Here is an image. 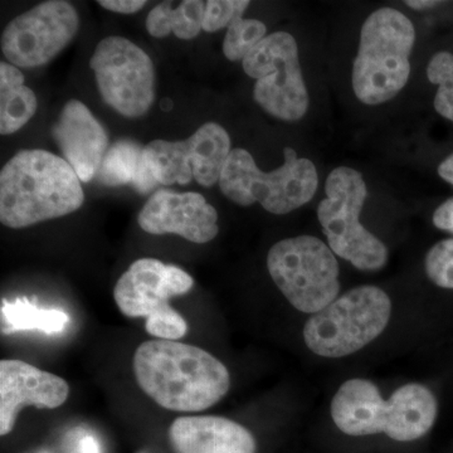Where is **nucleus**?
<instances>
[{
  "instance_id": "obj_1",
  "label": "nucleus",
  "mask_w": 453,
  "mask_h": 453,
  "mask_svg": "<svg viewBox=\"0 0 453 453\" xmlns=\"http://www.w3.org/2000/svg\"><path fill=\"white\" fill-rule=\"evenodd\" d=\"M134 374L145 395L174 412L208 410L231 387V375L220 360L178 340L142 342L134 356Z\"/></svg>"
},
{
  "instance_id": "obj_2",
  "label": "nucleus",
  "mask_w": 453,
  "mask_h": 453,
  "mask_svg": "<svg viewBox=\"0 0 453 453\" xmlns=\"http://www.w3.org/2000/svg\"><path fill=\"white\" fill-rule=\"evenodd\" d=\"M79 175L62 157L41 149L14 155L0 173V220L25 228L80 210Z\"/></svg>"
},
{
  "instance_id": "obj_3",
  "label": "nucleus",
  "mask_w": 453,
  "mask_h": 453,
  "mask_svg": "<svg viewBox=\"0 0 453 453\" xmlns=\"http://www.w3.org/2000/svg\"><path fill=\"white\" fill-rule=\"evenodd\" d=\"M330 412L336 427L349 436L386 434L411 442L434 427L438 405L436 396L422 384H405L384 401L372 381L350 380L334 395Z\"/></svg>"
},
{
  "instance_id": "obj_4",
  "label": "nucleus",
  "mask_w": 453,
  "mask_h": 453,
  "mask_svg": "<svg viewBox=\"0 0 453 453\" xmlns=\"http://www.w3.org/2000/svg\"><path fill=\"white\" fill-rule=\"evenodd\" d=\"M416 31L401 12L381 8L366 18L353 67V88L365 105H380L407 85Z\"/></svg>"
},
{
  "instance_id": "obj_5",
  "label": "nucleus",
  "mask_w": 453,
  "mask_h": 453,
  "mask_svg": "<svg viewBox=\"0 0 453 453\" xmlns=\"http://www.w3.org/2000/svg\"><path fill=\"white\" fill-rule=\"evenodd\" d=\"M285 163L273 172L265 173L256 165L244 149H234L220 177L223 195L235 204L249 207L258 202L273 214H288L311 201L318 188L314 163L297 157L286 146Z\"/></svg>"
},
{
  "instance_id": "obj_6",
  "label": "nucleus",
  "mask_w": 453,
  "mask_h": 453,
  "mask_svg": "<svg viewBox=\"0 0 453 453\" xmlns=\"http://www.w3.org/2000/svg\"><path fill=\"white\" fill-rule=\"evenodd\" d=\"M392 314L388 295L377 286H359L334 300L306 321L303 339L324 357H344L378 338Z\"/></svg>"
},
{
  "instance_id": "obj_7",
  "label": "nucleus",
  "mask_w": 453,
  "mask_h": 453,
  "mask_svg": "<svg viewBox=\"0 0 453 453\" xmlns=\"http://www.w3.org/2000/svg\"><path fill=\"white\" fill-rule=\"evenodd\" d=\"M325 192L326 198L319 204L318 219L332 251L359 270H380L388 259V250L360 223L368 196L362 174L339 166L327 177Z\"/></svg>"
},
{
  "instance_id": "obj_8",
  "label": "nucleus",
  "mask_w": 453,
  "mask_h": 453,
  "mask_svg": "<svg viewBox=\"0 0 453 453\" xmlns=\"http://www.w3.org/2000/svg\"><path fill=\"white\" fill-rule=\"evenodd\" d=\"M193 285V277L180 267L159 259L140 258L116 282L113 299L127 318H145L149 335L178 340L187 335L188 324L169 305V300L187 294Z\"/></svg>"
},
{
  "instance_id": "obj_9",
  "label": "nucleus",
  "mask_w": 453,
  "mask_h": 453,
  "mask_svg": "<svg viewBox=\"0 0 453 453\" xmlns=\"http://www.w3.org/2000/svg\"><path fill=\"white\" fill-rule=\"evenodd\" d=\"M273 282L295 309L316 314L338 299L339 264L330 247L312 235L286 238L267 255Z\"/></svg>"
},
{
  "instance_id": "obj_10",
  "label": "nucleus",
  "mask_w": 453,
  "mask_h": 453,
  "mask_svg": "<svg viewBox=\"0 0 453 453\" xmlns=\"http://www.w3.org/2000/svg\"><path fill=\"white\" fill-rule=\"evenodd\" d=\"M242 62L244 73L256 80L253 97L265 111L283 121L303 118L309 94L301 73L299 47L290 33L267 35Z\"/></svg>"
},
{
  "instance_id": "obj_11",
  "label": "nucleus",
  "mask_w": 453,
  "mask_h": 453,
  "mask_svg": "<svg viewBox=\"0 0 453 453\" xmlns=\"http://www.w3.org/2000/svg\"><path fill=\"white\" fill-rule=\"evenodd\" d=\"M89 67L107 105L122 116L140 118L154 103V65L144 50L111 35L97 44Z\"/></svg>"
},
{
  "instance_id": "obj_12",
  "label": "nucleus",
  "mask_w": 453,
  "mask_h": 453,
  "mask_svg": "<svg viewBox=\"0 0 453 453\" xmlns=\"http://www.w3.org/2000/svg\"><path fill=\"white\" fill-rule=\"evenodd\" d=\"M231 151L228 133L216 122L203 125L184 142L154 140L144 148L146 164L163 186H184L196 179L203 187H213Z\"/></svg>"
},
{
  "instance_id": "obj_13",
  "label": "nucleus",
  "mask_w": 453,
  "mask_h": 453,
  "mask_svg": "<svg viewBox=\"0 0 453 453\" xmlns=\"http://www.w3.org/2000/svg\"><path fill=\"white\" fill-rule=\"evenodd\" d=\"M79 25V14L70 3H41L5 27L0 42L3 55L16 67L47 65L73 40Z\"/></svg>"
},
{
  "instance_id": "obj_14",
  "label": "nucleus",
  "mask_w": 453,
  "mask_h": 453,
  "mask_svg": "<svg viewBox=\"0 0 453 453\" xmlns=\"http://www.w3.org/2000/svg\"><path fill=\"white\" fill-rule=\"evenodd\" d=\"M150 234H178L193 243H207L219 234V213L198 193H155L138 217Z\"/></svg>"
},
{
  "instance_id": "obj_15",
  "label": "nucleus",
  "mask_w": 453,
  "mask_h": 453,
  "mask_svg": "<svg viewBox=\"0 0 453 453\" xmlns=\"http://www.w3.org/2000/svg\"><path fill=\"white\" fill-rule=\"evenodd\" d=\"M70 387L64 378L18 359L0 362V434H11L23 407L55 410L67 401Z\"/></svg>"
},
{
  "instance_id": "obj_16",
  "label": "nucleus",
  "mask_w": 453,
  "mask_h": 453,
  "mask_svg": "<svg viewBox=\"0 0 453 453\" xmlns=\"http://www.w3.org/2000/svg\"><path fill=\"white\" fill-rule=\"evenodd\" d=\"M52 134L65 162L73 166L80 180H91L109 150V136L88 107L79 100L68 101Z\"/></svg>"
},
{
  "instance_id": "obj_17",
  "label": "nucleus",
  "mask_w": 453,
  "mask_h": 453,
  "mask_svg": "<svg viewBox=\"0 0 453 453\" xmlns=\"http://www.w3.org/2000/svg\"><path fill=\"white\" fill-rule=\"evenodd\" d=\"M175 453H256L255 437L240 423L217 416L179 417L169 428Z\"/></svg>"
},
{
  "instance_id": "obj_18",
  "label": "nucleus",
  "mask_w": 453,
  "mask_h": 453,
  "mask_svg": "<svg viewBox=\"0 0 453 453\" xmlns=\"http://www.w3.org/2000/svg\"><path fill=\"white\" fill-rule=\"evenodd\" d=\"M96 177L107 187L131 184L142 195L159 184L146 164L144 148L130 140H120L107 150Z\"/></svg>"
},
{
  "instance_id": "obj_19",
  "label": "nucleus",
  "mask_w": 453,
  "mask_h": 453,
  "mask_svg": "<svg viewBox=\"0 0 453 453\" xmlns=\"http://www.w3.org/2000/svg\"><path fill=\"white\" fill-rule=\"evenodd\" d=\"M37 111V97L25 86V76L12 64H0V134L11 135Z\"/></svg>"
},
{
  "instance_id": "obj_20",
  "label": "nucleus",
  "mask_w": 453,
  "mask_h": 453,
  "mask_svg": "<svg viewBox=\"0 0 453 453\" xmlns=\"http://www.w3.org/2000/svg\"><path fill=\"white\" fill-rule=\"evenodd\" d=\"M0 314L4 335L19 332L56 335L65 332L70 324V316L64 310L40 308L27 297H17L14 301L3 300Z\"/></svg>"
},
{
  "instance_id": "obj_21",
  "label": "nucleus",
  "mask_w": 453,
  "mask_h": 453,
  "mask_svg": "<svg viewBox=\"0 0 453 453\" xmlns=\"http://www.w3.org/2000/svg\"><path fill=\"white\" fill-rule=\"evenodd\" d=\"M204 12L205 4L199 0H186L177 8H173L170 3H162L146 17V29L157 38L174 33L180 40H193L203 29Z\"/></svg>"
},
{
  "instance_id": "obj_22",
  "label": "nucleus",
  "mask_w": 453,
  "mask_h": 453,
  "mask_svg": "<svg viewBox=\"0 0 453 453\" xmlns=\"http://www.w3.org/2000/svg\"><path fill=\"white\" fill-rule=\"evenodd\" d=\"M266 33V26L259 20L237 18L229 25L223 42L226 58L232 62L243 61L259 42L267 37Z\"/></svg>"
},
{
  "instance_id": "obj_23",
  "label": "nucleus",
  "mask_w": 453,
  "mask_h": 453,
  "mask_svg": "<svg viewBox=\"0 0 453 453\" xmlns=\"http://www.w3.org/2000/svg\"><path fill=\"white\" fill-rule=\"evenodd\" d=\"M429 81L438 86L434 109L447 120L453 121V55L440 52L432 57L427 67Z\"/></svg>"
},
{
  "instance_id": "obj_24",
  "label": "nucleus",
  "mask_w": 453,
  "mask_h": 453,
  "mask_svg": "<svg viewBox=\"0 0 453 453\" xmlns=\"http://www.w3.org/2000/svg\"><path fill=\"white\" fill-rule=\"evenodd\" d=\"M425 267L434 285L453 290V238L441 241L429 250Z\"/></svg>"
},
{
  "instance_id": "obj_25",
  "label": "nucleus",
  "mask_w": 453,
  "mask_h": 453,
  "mask_svg": "<svg viewBox=\"0 0 453 453\" xmlns=\"http://www.w3.org/2000/svg\"><path fill=\"white\" fill-rule=\"evenodd\" d=\"M249 0H210L205 4L203 31L217 32L242 17Z\"/></svg>"
},
{
  "instance_id": "obj_26",
  "label": "nucleus",
  "mask_w": 453,
  "mask_h": 453,
  "mask_svg": "<svg viewBox=\"0 0 453 453\" xmlns=\"http://www.w3.org/2000/svg\"><path fill=\"white\" fill-rule=\"evenodd\" d=\"M64 453H103V446L88 429L74 428L65 437Z\"/></svg>"
},
{
  "instance_id": "obj_27",
  "label": "nucleus",
  "mask_w": 453,
  "mask_h": 453,
  "mask_svg": "<svg viewBox=\"0 0 453 453\" xmlns=\"http://www.w3.org/2000/svg\"><path fill=\"white\" fill-rule=\"evenodd\" d=\"M98 4L107 11L120 14H134L145 7V0H98Z\"/></svg>"
},
{
  "instance_id": "obj_28",
  "label": "nucleus",
  "mask_w": 453,
  "mask_h": 453,
  "mask_svg": "<svg viewBox=\"0 0 453 453\" xmlns=\"http://www.w3.org/2000/svg\"><path fill=\"white\" fill-rule=\"evenodd\" d=\"M434 223L437 228L453 234V198L437 208L434 214Z\"/></svg>"
},
{
  "instance_id": "obj_29",
  "label": "nucleus",
  "mask_w": 453,
  "mask_h": 453,
  "mask_svg": "<svg viewBox=\"0 0 453 453\" xmlns=\"http://www.w3.org/2000/svg\"><path fill=\"white\" fill-rule=\"evenodd\" d=\"M438 174L440 177L446 180L447 183L453 186V154L446 157L442 163L438 166Z\"/></svg>"
},
{
  "instance_id": "obj_30",
  "label": "nucleus",
  "mask_w": 453,
  "mask_h": 453,
  "mask_svg": "<svg viewBox=\"0 0 453 453\" xmlns=\"http://www.w3.org/2000/svg\"><path fill=\"white\" fill-rule=\"evenodd\" d=\"M405 4L410 8L417 9V11H423V9L436 7L441 3L431 2V0H408V2H405Z\"/></svg>"
},
{
  "instance_id": "obj_31",
  "label": "nucleus",
  "mask_w": 453,
  "mask_h": 453,
  "mask_svg": "<svg viewBox=\"0 0 453 453\" xmlns=\"http://www.w3.org/2000/svg\"><path fill=\"white\" fill-rule=\"evenodd\" d=\"M37 453H50V452H47V451H41V452H37Z\"/></svg>"
},
{
  "instance_id": "obj_32",
  "label": "nucleus",
  "mask_w": 453,
  "mask_h": 453,
  "mask_svg": "<svg viewBox=\"0 0 453 453\" xmlns=\"http://www.w3.org/2000/svg\"><path fill=\"white\" fill-rule=\"evenodd\" d=\"M142 453H145V452H142Z\"/></svg>"
}]
</instances>
